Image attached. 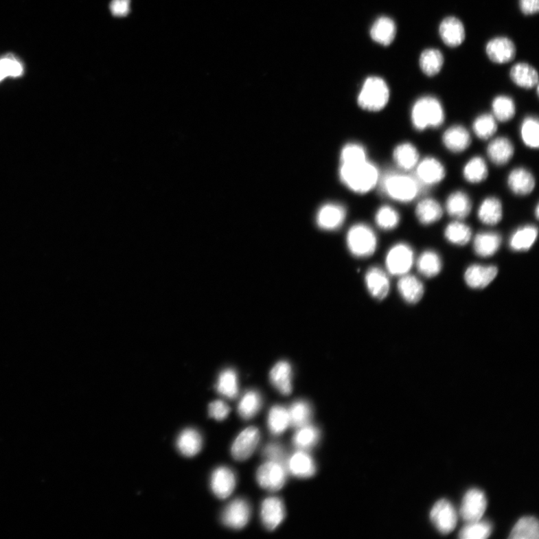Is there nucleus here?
<instances>
[{"instance_id": "2", "label": "nucleus", "mask_w": 539, "mask_h": 539, "mask_svg": "<svg viewBox=\"0 0 539 539\" xmlns=\"http://www.w3.org/2000/svg\"><path fill=\"white\" fill-rule=\"evenodd\" d=\"M413 126L418 130L438 128L444 122V108L437 98L422 97L413 104L411 111Z\"/></svg>"}, {"instance_id": "9", "label": "nucleus", "mask_w": 539, "mask_h": 539, "mask_svg": "<svg viewBox=\"0 0 539 539\" xmlns=\"http://www.w3.org/2000/svg\"><path fill=\"white\" fill-rule=\"evenodd\" d=\"M487 508V499L483 491L472 488L462 500L460 516L461 518L470 523L482 519Z\"/></svg>"}, {"instance_id": "55", "label": "nucleus", "mask_w": 539, "mask_h": 539, "mask_svg": "<svg viewBox=\"0 0 539 539\" xmlns=\"http://www.w3.org/2000/svg\"><path fill=\"white\" fill-rule=\"evenodd\" d=\"M522 12L526 15H533L539 10V0H519Z\"/></svg>"}, {"instance_id": "22", "label": "nucleus", "mask_w": 539, "mask_h": 539, "mask_svg": "<svg viewBox=\"0 0 539 539\" xmlns=\"http://www.w3.org/2000/svg\"><path fill=\"white\" fill-rule=\"evenodd\" d=\"M398 289L403 299L411 304L420 302L424 295V284L416 277L407 275L401 277Z\"/></svg>"}, {"instance_id": "3", "label": "nucleus", "mask_w": 539, "mask_h": 539, "mask_svg": "<svg viewBox=\"0 0 539 539\" xmlns=\"http://www.w3.org/2000/svg\"><path fill=\"white\" fill-rule=\"evenodd\" d=\"M389 100V89L387 82L380 78L370 77L364 82L358 96V104L363 109L380 111Z\"/></svg>"}, {"instance_id": "12", "label": "nucleus", "mask_w": 539, "mask_h": 539, "mask_svg": "<svg viewBox=\"0 0 539 539\" xmlns=\"http://www.w3.org/2000/svg\"><path fill=\"white\" fill-rule=\"evenodd\" d=\"M486 54L489 60L496 64L511 62L516 56V47L507 37H496L488 41Z\"/></svg>"}, {"instance_id": "51", "label": "nucleus", "mask_w": 539, "mask_h": 539, "mask_svg": "<svg viewBox=\"0 0 539 539\" xmlns=\"http://www.w3.org/2000/svg\"><path fill=\"white\" fill-rule=\"evenodd\" d=\"M341 160L342 164H355L366 161V150L360 145L348 144L343 149Z\"/></svg>"}, {"instance_id": "48", "label": "nucleus", "mask_w": 539, "mask_h": 539, "mask_svg": "<svg viewBox=\"0 0 539 539\" xmlns=\"http://www.w3.org/2000/svg\"><path fill=\"white\" fill-rule=\"evenodd\" d=\"M521 137L529 148H538L539 145V124L536 119L528 117L522 123Z\"/></svg>"}, {"instance_id": "5", "label": "nucleus", "mask_w": 539, "mask_h": 539, "mask_svg": "<svg viewBox=\"0 0 539 539\" xmlns=\"http://www.w3.org/2000/svg\"><path fill=\"white\" fill-rule=\"evenodd\" d=\"M347 243L350 252L360 258H366L375 253L377 238L375 232L364 224L355 225L348 231Z\"/></svg>"}, {"instance_id": "37", "label": "nucleus", "mask_w": 539, "mask_h": 539, "mask_svg": "<svg viewBox=\"0 0 539 539\" xmlns=\"http://www.w3.org/2000/svg\"><path fill=\"white\" fill-rule=\"evenodd\" d=\"M538 521L534 517L520 518L513 527L510 536L511 539H538Z\"/></svg>"}, {"instance_id": "20", "label": "nucleus", "mask_w": 539, "mask_h": 539, "mask_svg": "<svg viewBox=\"0 0 539 539\" xmlns=\"http://www.w3.org/2000/svg\"><path fill=\"white\" fill-rule=\"evenodd\" d=\"M292 367L286 361H279L270 372L271 384L280 393L288 395L293 391Z\"/></svg>"}, {"instance_id": "16", "label": "nucleus", "mask_w": 539, "mask_h": 539, "mask_svg": "<svg viewBox=\"0 0 539 539\" xmlns=\"http://www.w3.org/2000/svg\"><path fill=\"white\" fill-rule=\"evenodd\" d=\"M284 503L277 497H269L263 502L261 509L262 521L270 531L275 529L284 520Z\"/></svg>"}, {"instance_id": "35", "label": "nucleus", "mask_w": 539, "mask_h": 539, "mask_svg": "<svg viewBox=\"0 0 539 539\" xmlns=\"http://www.w3.org/2000/svg\"><path fill=\"white\" fill-rule=\"evenodd\" d=\"M538 237V229L526 226L518 229L510 238V247L514 251H527L533 246Z\"/></svg>"}, {"instance_id": "44", "label": "nucleus", "mask_w": 539, "mask_h": 539, "mask_svg": "<svg viewBox=\"0 0 539 539\" xmlns=\"http://www.w3.org/2000/svg\"><path fill=\"white\" fill-rule=\"evenodd\" d=\"M492 110L496 120L508 122L516 114V105L509 97L497 96L493 101Z\"/></svg>"}, {"instance_id": "1", "label": "nucleus", "mask_w": 539, "mask_h": 539, "mask_svg": "<svg viewBox=\"0 0 539 539\" xmlns=\"http://www.w3.org/2000/svg\"><path fill=\"white\" fill-rule=\"evenodd\" d=\"M340 177L352 192L366 194L374 188L379 179V172L374 164L368 161L355 164H342Z\"/></svg>"}, {"instance_id": "43", "label": "nucleus", "mask_w": 539, "mask_h": 539, "mask_svg": "<svg viewBox=\"0 0 539 539\" xmlns=\"http://www.w3.org/2000/svg\"><path fill=\"white\" fill-rule=\"evenodd\" d=\"M492 525L486 520L470 522L461 529L459 537L462 539H485L491 536Z\"/></svg>"}, {"instance_id": "52", "label": "nucleus", "mask_w": 539, "mask_h": 539, "mask_svg": "<svg viewBox=\"0 0 539 539\" xmlns=\"http://www.w3.org/2000/svg\"><path fill=\"white\" fill-rule=\"evenodd\" d=\"M264 457L271 461L277 462L282 466H286V456L283 447L279 444H272L265 447L264 450Z\"/></svg>"}, {"instance_id": "19", "label": "nucleus", "mask_w": 539, "mask_h": 539, "mask_svg": "<svg viewBox=\"0 0 539 539\" xmlns=\"http://www.w3.org/2000/svg\"><path fill=\"white\" fill-rule=\"evenodd\" d=\"M346 212L343 206L328 204L323 206L318 214L317 222L325 230H335L343 225Z\"/></svg>"}, {"instance_id": "49", "label": "nucleus", "mask_w": 539, "mask_h": 539, "mask_svg": "<svg viewBox=\"0 0 539 539\" xmlns=\"http://www.w3.org/2000/svg\"><path fill=\"white\" fill-rule=\"evenodd\" d=\"M23 73V65L14 56L10 55L0 59V82L8 77H20Z\"/></svg>"}, {"instance_id": "33", "label": "nucleus", "mask_w": 539, "mask_h": 539, "mask_svg": "<svg viewBox=\"0 0 539 539\" xmlns=\"http://www.w3.org/2000/svg\"><path fill=\"white\" fill-rule=\"evenodd\" d=\"M393 157L395 163L401 169L410 170L417 167L420 155L415 146L409 143H404L395 148Z\"/></svg>"}, {"instance_id": "23", "label": "nucleus", "mask_w": 539, "mask_h": 539, "mask_svg": "<svg viewBox=\"0 0 539 539\" xmlns=\"http://www.w3.org/2000/svg\"><path fill=\"white\" fill-rule=\"evenodd\" d=\"M370 35L376 43L383 46H389L393 43L395 38L396 25L388 16H381L372 25Z\"/></svg>"}, {"instance_id": "32", "label": "nucleus", "mask_w": 539, "mask_h": 539, "mask_svg": "<svg viewBox=\"0 0 539 539\" xmlns=\"http://www.w3.org/2000/svg\"><path fill=\"white\" fill-rule=\"evenodd\" d=\"M446 207L448 214L452 217L461 220L466 218L470 214L472 205L466 193L457 192L448 198Z\"/></svg>"}, {"instance_id": "15", "label": "nucleus", "mask_w": 539, "mask_h": 539, "mask_svg": "<svg viewBox=\"0 0 539 539\" xmlns=\"http://www.w3.org/2000/svg\"><path fill=\"white\" fill-rule=\"evenodd\" d=\"M498 275V268L495 266L471 265L464 273L467 285L476 289L484 288L490 285Z\"/></svg>"}, {"instance_id": "6", "label": "nucleus", "mask_w": 539, "mask_h": 539, "mask_svg": "<svg viewBox=\"0 0 539 539\" xmlns=\"http://www.w3.org/2000/svg\"><path fill=\"white\" fill-rule=\"evenodd\" d=\"M414 253L412 248L406 244L394 245L386 257V266L389 273L394 276L407 275L413 267Z\"/></svg>"}, {"instance_id": "14", "label": "nucleus", "mask_w": 539, "mask_h": 539, "mask_svg": "<svg viewBox=\"0 0 539 539\" xmlns=\"http://www.w3.org/2000/svg\"><path fill=\"white\" fill-rule=\"evenodd\" d=\"M236 484V476L229 468L221 467L214 471L211 479V488L213 493L219 499H227L233 492Z\"/></svg>"}, {"instance_id": "31", "label": "nucleus", "mask_w": 539, "mask_h": 539, "mask_svg": "<svg viewBox=\"0 0 539 539\" xmlns=\"http://www.w3.org/2000/svg\"><path fill=\"white\" fill-rule=\"evenodd\" d=\"M444 63L443 54L437 49H426L420 57V67L428 77H434L441 71Z\"/></svg>"}, {"instance_id": "18", "label": "nucleus", "mask_w": 539, "mask_h": 539, "mask_svg": "<svg viewBox=\"0 0 539 539\" xmlns=\"http://www.w3.org/2000/svg\"><path fill=\"white\" fill-rule=\"evenodd\" d=\"M366 284L369 294L380 301L385 299L391 287L387 273L377 267L371 268L367 271Z\"/></svg>"}, {"instance_id": "10", "label": "nucleus", "mask_w": 539, "mask_h": 539, "mask_svg": "<svg viewBox=\"0 0 539 539\" xmlns=\"http://www.w3.org/2000/svg\"><path fill=\"white\" fill-rule=\"evenodd\" d=\"M260 434L258 428L249 427L240 433L233 444L231 452L233 458L239 461H243L253 455L260 442Z\"/></svg>"}, {"instance_id": "21", "label": "nucleus", "mask_w": 539, "mask_h": 539, "mask_svg": "<svg viewBox=\"0 0 539 539\" xmlns=\"http://www.w3.org/2000/svg\"><path fill=\"white\" fill-rule=\"evenodd\" d=\"M443 142L450 152L461 153L470 146L471 138L466 128L461 126H455L446 130Z\"/></svg>"}, {"instance_id": "36", "label": "nucleus", "mask_w": 539, "mask_h": 539, "mask_svg": "<svg viewBox=\"0 0 539 539\" xmlns=\"http://www.w3.org/2000/svg\"><path fill=\"white\" fill-rule=\"evenodd\" d=\"M417 266L422 276L428 278L436 277L442 269L441 257L435 251H425L419 257Z\"/></svg>"}, {"instance_id": "29", "label": "nucleus", "mask_w": 539, "mask_h": 539, "mask_svg": "<svg viewBox=\"0 0 539 539\" xmlns=\"http://www.w3.org/2000/svg\"><path fill=\"white\" fill-rule=\"evenodd\" d=\"M478 217L480 221L486 224V225H496L503 218L501 202L495 197L485 198L479 207Z\"/></svg>"}, {"instance_id": "4", "label": "nucleus", "mask_w": 539, "mask_h": 539, "mask_svg": "<svg viewBox=\"0 0 539 539\" xmlns=\"http://www.w3.org/2000/svg\"><path fill=\"white\" fill-rule=\"evenodd\" d=\"M382 186L385 194L393 200L402 203L413 200L420 192L417 181L402 174H389L385 178Z\"/></svg>"}, {"instance_id": "34", "label": "nucleus", "mask_w": 539, "mask_h": 539, "mask_svg": "<svg viewBox=\"0 0 539 539\" xmlns=\"http://www.w3.org/2000/svg\"><path fill=\"white\" fill-rule=\"evenodd\" d=\"M416 215L422 224L431 225L442 218L443 209L433 198H426L417 205Z\"/></svg>"}, {"instance_id": "13", "label": "nucleus", "mask_w": 539, "mask_h": 539, "mask_svg": "<svg viewBox=\"0 0 539 539\" xmlns=\"http://www.w3.org/2000/svg\"><path fill=\"white\" fill-rule=\"evenodd\" d=\"M439 34L448 47H457L466 39V29L462 22L455 16H447L439 27Z\"/></svg>"}, {"instance_id": "40", "label": "nucleus", "mask_w": 539, "mask_h": 539, "mask_svg": "<svg viewBox=\"0 0 539 539\" xmlns=\"http://www.w3.org/2000/svg\"><path fill=\"white\" fill-rule=\"evenodd\" d=\"M445 237L448 242L458 246L466 245L472 237L470 228L461 222L449 224L445 229Z\"/></svg>"}, {"instance_id": "53", "label": "nucleus", "mask_w": 539, "mask_h": 539, "mask_svg": "<svg viewBox=\"0 0 539 539\" xmlns=\"http://www.w3.org/2000/svg\"><path fill=\"white\" fill-rule=\"evenodd\" d=\"M229 412V405L222 401H215L209 405V415L216 420L222 421L227 419Z\"/></svg>"}, {"instance_id": "47", "label": "nucleus", "mask_w": 539, "mask_h": 539, "mask_svg": "<svg viewBox=\"0 0 539 539\" xmlns=\"http://www.w3.org/2000/svg\"><path fill=\"white\" fill-rule=\"evenodd\" d=\"M472 128H474L475 135L482 139L491 138L497 129L494 115L489 114L479 115L474 121Z\"/></svg>"}, {"instance_id": "45", "label": "nucleus", "mask_w": 539, "mask_h": 539, "mask_svg": "<svg viewBox=\"0 0 539 539\" xmlns=\"http://www.w3.org/2000/svg\"><path fill=\"white\" fill-rule=\"evenodd\" d=\"M218 391L229 399H235L238 394V385L236 373L234 370L223 371L218 379Z\"/></svg>"}, {"instance_id": "46", "label": "nucleus", "mask_w": 539, "mask_h": 539, "mask_svg": "<svg viewBox=\"0 0 539 539\" xmlns=\"http://www.w3.org/2000/svg\"><path fill=\"white\" fill-rule=\"evenodd\" d=\"M289 426L288 411L281 406L273 407L268 416V426L271 433L275 435L284 433Z\"/></svg>"}, {"instance_id": "39", "label": "nucleus", "mask_w": 539, "mask_h": 539, "mask_svg": "<svg viewBox=\"0 0 539 539\" xmlns=\"http://www.w3.org/2000/svg\"><path fill=\"white\" fill-rule=\"evenodd\" d=\"M463 176L472 184L480 183L488 175L487 164L481 157H472L463 168Z\"/></svg>"}, {"instance_id": "25", "label": "nucleus", "mask_w": 539, "mask_h": 539, "mask_svg": "<svg viewBox=\"0 0 539 539\" xmlns=\"http://www.w3.org/2000/svg\"><path fill=\"white\" fill-rule=\"evenodd\" d=\"M514 146L511 141L505 137H499L492 141L488 147L489 159L497 165L507 164L514 155Z\"/></svg>"}, {"instance_id": "27", "label": "nucleus", "mask_w": 539, "mask_h": 539, "mask_svg": "<svg viewBox=\"0 0 539 539\" xmlns=\"http://www.w3.org/2000/svg\"><path fill=\"white\" fill-rule=\"evenodd\" d=\"M510 78L514 84L524 89H532L538 85V74L533 66L520 62L513 66Z\"/></svg>"}, {"instance_id": "8", "label": "nucleus", "mask_w": 539, "mask_h": 539, "mask_svg": "<svg viewBox=\"0 0 539 539\" xmlns=\"http://www.w3.org/2000/svg\"><path fill=\"white\" fill-rule=\"evenodd\" d=\"M430 518L438 531L442 534L453 531L458 522V515L453 505L447 500L437 501L430 512Z\"/></svg>"}, {"instance_id": "24", "label": "nucleus", "mask_w": 539, "mask_h": 539, "mask_svg": "<svg viewBox=\"0 0 539 539\" xmlns=\"http://www.w3.org/2000/svg\"><path fill=\"white\" fill-rule=\"evenodd\" d=\"M508 185L514 194L526 196L533 192L536 182L531 173L525 169L518 168L510 172Z\"/></svg>"}, {"instance_id": "26", "label": "nucleus", "mask_w": 539, "mask_h": 539, "mask_svg": "<svg viewBox=\"0 0 539 539\" xmlns=\"http://www.w3.org/2000/svg\"><path fill=\"white\" fill-rule=\"evenodd\" d=\"M176 444L182 455L186 457H194L202 450L203 438L196 430L187 428L179 436Z\"/></svg>"}, {"instance_id": "11", "label": "nucleus", "mask_w": 539, "mask_h": 539, "mask_svg": "<svg viewBox=\"0 0 539 539\" xmlns=\"http://www.w3.org/2000/svg\"><path fill=\"white\" fill-rule=\"evenodd\" d=\"M251 510L250 505L242 499L232 501L227 505L222 515V521L224 525L235 529L244 528L251 518Z\"/></svg>"}, {"instance_id": "41", "label": "nucleus", "mask_w": 539, "mask_h": 539, "mask_svg": "<svg viewBox=\"0 0 539 539\" xmlns=\"http://www.w3.org/2000/svg\"><path fill=\"white\" fill-rule=\"evenodd\" d=\"M262 398L255 391L247 392L238 405V413L244 420L253 418L262 407Z\"/></svg>"}, {"instance_id": "50", "label": "nucleus", "mask_w": 539, "mask_h": 539, "mask_svg": "<svg viewBox=\"0 0 539 539\" xmlns=\"http://www.w3.org/2000/svg\"><path fill=\"white\" fill-rule=\"evenodd\" d=\"M400 222L399 213L389 206H383L376 214L378 226L385 230H391L398 227Z\"/></svg>"}, {"instance_id": "17", "label": "nucleus", "mask_w": 539, "mask_h": 539, "mask_svg": "<svg viewBox=\"0 0 539 539\" xmlns=\"http://www.w3.org/2000/svg\"><path fill=\"white\" fill-rule=\"evenodd\" d=\"M417 165V178L422 184L434 185L445 177L446 171L443 164L433 157H427Z\"/></svg>"}, {"instance_id": "54", "label": "nucleus", "mask_w": 539, "mask_h": 539, "mask_svg": "<svg viewBox=\"0 0 539 539\" xmlns=\"http://www.w3.org/2000/svg\"><path fill=\"white\" fill-rule=\"evenodd\" d=\"M130 0H113L111 10L115 16H126L130 12Z\"/></svg>"}, {"instance_id": "42", "label": "nucleus", "mask_w": 539, "mask_h": 539, "mask_svg": "<svg viewBox=\"0 0 539 539\" xmlns=\"http://www.w3.org/2000/svg\"><path fill=\"white\" fill-rule=\"evenodd\" d=\"M319 437V429L308 425L297 431L294 437L293 442L297 449L303 451L308 450L317 444Z\"/></svg>"}, {"instance_id": "28", "label": "nucleus", "mask_w": 539, "mask_h": 539, "mask_svg": "<svg viewBox=\"0 0 539 539\" xmlns=\"http://www.w3.org/2000/svg\"><path fill=\"white\" fill-rule=\"evenodd\" d=\"M288 466L292 474L299 478H310L316 474L317 468L308 454L297 452L290 459Z\"/></svg>"}, {"instance_id": "7", "label": "nucleus", "mask_w": 539, "mask_h": 539, "mask_svg": "<svg viewBox=\"0 0 539 539\" xmlns=\"http://www.w3.org/2000/svg\"><path fill=\"white\" fill-rule=\"evenodd\" d=\"M286 468L282 464L269 461L257 471V481L260 485L269 492H277L286 482Z\"/></svg>"}, {"instance_id": "38", "label": "nucleus", "mask_w": 539, "mask_h": 539, "mask_svg": "<svg viewBox=\"0 0 539 539\" xmlns=\"http://www.w3.org/2000/svg\"><path fill=\"white\" fill-rule=\"evenodd\" d=\"M288 414L289 424L293 428H301L309 424L312 415V408L308 402L297 401L292 405Z\"/></svg>"}, {"instance_id": "30", "label": "nucleus", "mask_w": 539, "mask_h": 539, "mask_svg": "<svg viewBox=\"0 0 539 539\" xmlns=\"http://www.w3.org/2000/svg\"><path fill=\"white\" fill-rule=\"evenodd\" d=\"M501 245V238L493 232H483L477 235L474 239L475 253L481 257H490L498 251Z\"/></svg>"}]
</instances>
